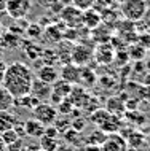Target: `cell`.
Segmentation results:
<instances>
[{"label":"cell","instance_id":"27","mask_svg":"<svg viewBox=\"0 0 150 151\" xmlns=\"http://www.w3.org/2000/svg\"><path fill=\"white\" fill-rule=\"evenodd\" d=\"M74 104H72V100L66 97L64 100H61V104L56 105V110H58V115H62V116H69L72 111H74Z\"/></svg>","mask_w":150,"mask_h":151},{"label":"cell","instance_id":"43","mask_svg":"<svg viewBox=\"0 0 150 151\" xmlns=\"http://www.w3.org/2000/svg\"><path fill=\"white\" fill-rule=\"evenodd\" d=\"M145 146H147V148L150 150V135H149V137H145Z\"/></svg>","mask_w":150,"mask_h":151},{"label":"cell","instance_id":"3","mask_svg":"<svg viewBox=\"0 0 150 151\" xmlns=\"http://www.w3.org/2000/svg\"><path fill=\"white\" fill-rule=\"evenodd\" d=\"M32 115H34V118L37 121L42 122L43 126H51V124H54L56 118H58V110L50 104L40 102L37 107L32 110Z\"/></svg>","mask_w":150,"mask_h":151},{"label":"cell","instance_id":"33","mask_svg":"<svg viewBox=\"0 0 150 151\" xmlns=\"http://www.w3.org/2000/svg\"><path fill=\"white\" fill-rule=\"evenodd\" d=\"M42 26H38V24H30L29 27L26 29V34L30 37V38H38L40 35H42V29H40Z\"/></svg>","mask_w":150,"mask_h":151},{"label":"cell","instance_id":"28","mask_svg":"<svg viewBox=\"0 0 150 151\" xmlns=\"http://www.w3.org/2000/svg\"><path fill=\"white\" fill-rule=\"evenodd\" d=\"M40 59H42V64L43 65H53L54 62H58V52L56 51H51V50H45L42 51V56H40Z\"/></svg>","mask_w":150,"mask_h":151},{"label":"cell","instance_id":"8","mask_svg":"<svg viewBox=\"0 0 150 151\" xmlns=\"http://www.w3.org/2000/svg\"><path fill=\"white\" fill-rule=\"evenodd\" d=\"M93 52L94 51L91 48H88L86 45H77L72 50V64L78 65V67H85L91 62Z\"/></svg>","mask_w":150,"mask_h":151},{"label":"cell","instance_id":"17","mask_svg":"<svg viewBox=\"0 0 150 151\" xmlns=\"http://www.w3.org/2000/svg\"><path fill=\"white\" fill-rule=\"evenodd\" d=\"M18 126V119L14 115H11L10 111H0V134L7 132L10 129H14Z\"/></svg>","mask_w":150,"mask_h":151},{"label":"cell","instance_id":"31","mask_svg":"<svg viewBox=\"0 0 150 151\" xmlns=\"http://www.w3.org/2000/svg\"><path fill=\"white\" fill-rule=\"evenodd\" d=\"M86 124H88V121L85 119L83 116H75L74 119L70 121V127L77 130V132H83L85 127H86Z\"/></svg>","mask_w":150,"mask_h":151},{"label":"cell","instance_id":"39","mask_svg":"<svg viewBox=\"0 0 150 151\" xmlns=\"http://www.w3.org/2000/svg\"><path fill=\"white\" fill-rule=\"evenodd\" d=\"M7 68H8V65L3 62V60H0V83H2V80H3V76H5V72H7Z\"/></svg>","mask_w":150,"mask_h":151},{"label":"cell","instance_id":"25","mask_svg":"<svg viewBox=\"0 0 150 151\" xmlns=\"http://www.w3.org/2000/svg\"><path fill=\"white\" fill-rule=\"evenodd\" d=\"M105 137H107V134L104 132V130H101L96 127L93 132L90 134V135L86 137V145H102L104 143V140H105Z\"/></svg>","mask_w":150,"mask_h":151},{"label":"cell","instance_id":"6","mask_svg":"<svg viewBox=\"0 0 150 151\" xmlns=\"http://www.w3.org/2000/svg\"><path fill=\"white\" fill-rule=\"evenodd\" d=\"M93 59L101 65L112 64L115 59V48L112 46V43H99V46L93 52Z\"/></svg>","mask_w":150,"mask_h":151},{"label":"cell","instance_id":"1","mask_svg":"<svg viewBox=\"0 0 150 151\" xmlns=\"http://www.w3.org/2000/svg\"><path fill=\"white\" fill-rule=\"evenodd\" d=\"M34 78L35 76L30 67H27L24 62H13L8 65L5 76L2 80V86L16 99L30 94Z\"/></svg>","mask_w":150,"mask_h":151},{"label":"cell","instance_id":"18","mask_svg":"<svg viewBox=\"0 0 150 151\" xmlns=\"http://www.w3.org/2000/svg\"><path fill=\"white\" fill-rule=\"evenodd\" d=\"M69 99L72 100V104H74V107H85V104H86V100L90 99V96H88V92L85 91L83 88H72V92L70 96H69Z\"/></svg>","mask_w":150,"mask_h":151},{"label":"cell","instance_id":"11","mask_svg":"<svg viewBox=\"0 0 150 151\" xmlns=\"http://www.w3.org/2000/svg\"><path fill=\"white\" fill-rule=\"evenodd\" d=\"M51 91H53V89H51V84H48V83H45V81H42V80H38V78H34L30 94H32L34 97H37L40 102L50 99Z\"/></svg>","mask_w":150,"mask_h":151},{"label":"cell","instance_id":"23","mask_svg":"<svg viewBox=\"0 0 150 151\" xmlns=\"http://www.w3.org/2000/svg\"><path fill=\"white\" fill-rule=\"evenodd\" d=\"M58 146H59V140H58V138H53V137H48V135L40 137L38 148L42 151H56Z\"/></svg>","mask_w":150,"mask_h":151},{"label":"cell","instance_id":"30","mask_svg":"<svg viewBox=\"0 0 150 151\" xmlns=\"http://www.w3.org/2000/svg\"><path fill=\"white\" fill-rule=\"evenodd\" d=\"M64 135V140H66V143H69V145H72L74 146L77 142L80 140V132H77V130H74V129H67L66 132L62 134Z\"/></svg>","mask_w":150,"mask_h":151},{"label":"cell","instance_id":"5","mask_svg":"<svg viewBox=\"0 0 150 151\" xmlns=\"http://www.w3.org/2000/svg\"><path fill=\"white\" fill-rule=\"evenodd\" d=\"M128 142L121 134H107L104 143L101 145L102 151H128Z\"/></svg>","mask_w":150,"mask_h":151},{"label":"cell","instance_id":"24","mask_svg":"<svg viewBox=\"0 0 150 151\" xmlns=\"http://www.w3.org/2000/svg\"><path fill=\"white\" fill-rule=\"evenodd\" d=\"M109 116H110V113H109L105 108H98V110H94V111L91 113L90 121L96 126V127H101V126L104 124V121L107 119Z\"/></svg>","mask_w":150,"mask_h":151},{"label":"cell","instance_id":"44","mask_svg":"<svg viewBox=\"0 0 150 151\" xmlns=\"http://www.w3.org/2000/svg\"><path fill=\"white\" fill-rule=\"evenodd\" d=\"M0 60H3V48L0 46Z\"/></svg>","mask_w":150,"mask_h":151},{"label":"cell","instance_id":"14","mask_svg":"<svg viewBox=\"0 0 150 151\" xmlns=\"http://www.w3.org/2000/svg\"><path fill=\"white\" fill-rule=\"evenodd\" d=\"M121 135L126 138L128 146H129V148H133V150L141 148V146L145 145V135H144V132H141L139 129L131 127V130H129V132H123Z\"/></svg>","mask_w":150,"mask_h":151},{"label":"cell","instance_id":"45","mask_svg":"<svg viewBox=\"0 0 150 151\" xmlns=\"http://www.w3.org/2000/svg\"><path fill=\"white\" fill-rule=\"evenodd\" d=\"M8 2H11V0H7V3H8Z\"/></svg>","mask_w":150,"mask_h":151},{"label":"cell","instance_id":"37","mask_svg":"<svg viewBox=\"0 0 150 151\" xmlns=\"http://www.w3.org/2000/svg\"><path fill=\"white\" fill-rule=\"evenodd\" d=\"M141 22H144L145 29L150 30V6L145 10V13H144V16H142V19H141Z\"/></svg>","mask_w":150,"mask_h":151},{"label":"cell","instance_id":"46","mask_svg":"<svg viewBox=\"0 0 150 151\" xmlns=\"http://www.w3.org/2000/svg\"><path fill=\"white\" fill-rule=\"evenodd\" d=\"M37 151H42V150H37Z\"/></svg>","mask_w":150,"mask_h":151},{"label":"cell","instance_id":"19","mask_svg":"<svg viewBox=\"0 0 150 151\" xmlns=\"http://www.w3.org/2000/svg\"><path fill=\"white\" fill-rule=\"evenodd\" d=\"M96 81H98L96 80V73L91 70V67H88V65L82 67V70H80V84H85L86 88H91Z\"/></svg>","mask_w":150,"mask_h":151},{"label":"cell","instance_id":"9","mask_svg":"<svg viewBox=\"0 0 150 151\" xmlns=\"http://www.w3.org/2000/svg\"><path fill=\"white\" fill-rule=\"evenodd\" d=\"M80 70H82V67H78V65L75 64H64L62 68H61L59 72V78L67 81V83H70L72 86L74 84H78L80 83Z\"/></svg>","mask_w":150,"mask_h":151},{"label":"cell","instance_id":"35","mask_svg":"<svg viewBox=\"0 0 150 151\" xmlns=\"http://www.w3.org/2000/svg\"><path fill=\"white\" fill-rule=\"evenodd\" d=\"M137 43L142 45L145 50H149V48H150V32H147V34H139V35H137Z\"/></svg>","mask_w":150,"mask_h":151},{"label":"cell","instance_id":"7","mask_svg":"<svg viewBox=\"0 0 150 151\" xmlns=\"http://www.w3.org/2000/svg\"><path fill=\"white\" fill-rule=\"evenodd\" d=\"M30 11V0H11L7 5V13L14 19H22Z\"/></svg>","mask_w":150,"mask_h":151},{"label":"cell","instance_id":"21","mask_svg":"<svg viewBox=\"0 0 150 151\" xmlns=\"http://www.w3.org/2000/svg\"><path fill=\"white\" fill-rule=\"evenodd\" d=\"M125 119H126L129 124H133V127H141L142 124H145V121H147V118H145L142 113H139L137 110H131V111H126L125 113Z\"/></svg>","mask_w":150,"mask_h":151},{"label":"cell","instance_id":"10","mask_svg":"<svg viewBox=\"0 0 150 151\" xmlns=\"http://www.w3.org/2000/svg\"><path fill=\"white\" fill-rule=\"evenodd\" d=\"M101 22H102V14H101L98 10L90 8V10H85L83 11V14H82V26L86 27L88 30L96 29L98 26H101Z\"/></svg>","mask_w":150,"mask_h":151},{"label":"cell","instance_id":"20","mask_svg":"<svg viewBox=\"0 0 150 151\" xmlns=\"http://www.w3.org/2000/svg\"><path fill=\"white\" fill-rule=\"evenodd\" d=\"M128 54H129V60L141 62V60L147 56V50H145L142 45H139L136 42V45H131V46L128 48Z\"/></svg>","mask_w":150,"mask_h":151},{"label":"cell","instance_id":"38","mask_svg":"<svg viewBox=\"0 0 150 151\" xmlns=\"http://www.w3.org/2000/svg\"><path fill=\"white\" fill-rule=\"evenodd\" d=\"M56 151H75V148L72 145H69V143H59Z\"/></svg>","mask_w":150,"mask_h":151},{"label":"cell","instance_id":"2","mask_svg":"<svg viewBox=\"0 0 150 151\" xmlns=\"http://www.w3.org/2000/svg\"><path fill=\"white\" fill-rule=\"evenodd\" d=\"M147 8H149V5L145 0H123L120 3V13L123 16V19L137 22L142 19Z\"/></svg>","mask_w":150,"mask_h":151},{"label":"cell","instance_id":"36","mask_svg":"<svg viewBox=\"0 0 150 151\" xmlns=\"http://www.w3.org/2000/svg\"><path fill=\"white\" fill-rule=\"evenodd\" d=\"M43 135H48V137H53V138H58L59 137V130L54 127V126H46L45 127V134Z\"/></svg>","mask_w":150,"mask_h":151},{"label":"cell","instance_id":"22","mask_svg":"<svg viewBox=\"0 0 150 151\" xmlns=\"http://www.w3.org/2000/svg\"><path fill=\"white\" fill-rule=\"evenodd\" d=\"M13 105H14V97L3 86H0V111H7Z\"/></svg>","mask_w":150,"mask_h":151},{"label":"cell","instance_id":"15","mask_svg":"<svg viewBox=\"0 0 150 151\" xmlns=\"http://www.w3.org/2000/svg\"><path fill=\"white\" fill-rule=\"evenodd\" d=\"M22 127H24V132H26L29 137L40 138V137H43V134H45V127H46V126H43L42 122L37 121L34 118V119H27L22 124Z\"/></svg>","mask_w":150,"mask_h":151},{"label":"cell","instance_id":"13","mask_svg":"<svg viewBox=\"0 0 150 151\" xmlns=\"http://www.w3.org/2000/svg\"><path fill=\"white\" fill-rule=\"evenodd\" d=\"M35 78L45 81L48 84H53L59 80V70L54 68V65H42L37 70V76Z\"/></svg>","mask_w":150,"mask_h":151},{"label":"cell","instance_id":"29","mask_svg":"<svg viewBox=\"0 0 150 151\" xmlns=\"http://www.w3.org/2000/svg\"><path fill=\"white\" fill-rule=\"evenodd\" d=\"M26 51H27L26 54L30 58V60H38L40 56H42V48H40L38 45H35V43H29V45H27Z\"/></svg>","mask_w":150,"mask_h":151},{"label":"cell","instance_id":"41","mask_svg":"<svg viewBox=\"0 0 150 151\" xmlns=\"http://www.w3.org/2000/svg\"><path fill=\"white\" fill-rule=\"evenodd\" d=\"M7 5H8L7 0H0V14L5 13V11H7Z\"/></svg>","mask_w":150,"mask_h":151},{"label":"cell","instance_id":"4","mask_svg":"<svg viewBox=\"0 0 150 151\" xmlns=\"http://www.w3.org/2000/svg\"><path fill=\"white\" fill-rule=\"evenodd\" d=\"M59 14H61V19L66 22V26L70 27V29H77L78 26H82V14H83V11L78 10L77 6H74V5L64 6L62 10H61Z\"/></svg>","mask_w":150,"mask_h":151},{"label":"cell","instance_id":"16","mask_svg":"<svg viewBox=\"0 0 150 151\" xmlns=\"http://www.w3.org/2000/svg\"><path fill=\"white\" fill-rule=\"evenodd\" d=\"M21 45V35H16L11 30H7L0 35V46L3 50H14Z\"/></svg>","mask_w":150,"mask_h":151},{"label":"cell","instance_id":"26","mask_svg":"<svg viewBox=\"0 0 150 151\" xmlns=\"http://www.w3.org/2000/svg\"><path fill=\"white\" fill-rule=\"evenodd\" d=\"M0 140L3 142L5 146H11V145H14L19 142V134L16 129H10V130H7V132L0 134Z\"/></svg>","mask_w":150,"mask_h":151},{"label":"cell","instance_id":"40","mask_svg":"<svg viewBox=\"0 0 150 151\" xmlns=\"http://www.w3.org/2000/svg\"><path fill=\"white\" fill-rule=\"evenodd\" d=\"M83 151H102L99 145H85Z\"/></svg>","mask_w":150,"mask_h":151},{"label":"cell","instance_id":"12","mask_svg":"<svg viewBox=\"0 0 150 151\" xmlns=\"http://www.w3.org/2000/svg\"><path fill=\"white\" fill-rule=\"evenodd\" d=\"M105 110H107L110 115L123 118L125 113H126V105H125V100L121 99L120 96H112L107 99V102H105Z\"/></svg>","mask_w":150,"mask_h":151},{"label":"cell","instance_id":"32","mask_svg":"<svg viewBox=\"0 0 150 151\" xmlns=\"http://www.w3.org/2000/svg\"><path fill=\"white\" fill-rule=\"evenodd\" d=\"M72 5L77 6L78 10H90V8H93V5H94V0H72Z\"/></svg>","mask_w":150,"mask_h":151},{"label":"cell","instance_id":"42","mask_svg":"<svg viewBox=\"0 0 150 151\" xmlns=\"http://www.w3.org/2000/svg\"><path fill=\"white\" fill-rule=\"evenodd\" d=\"M59 3L62 6H67V5H72V0H59Z\"/></svg>","mask_w":150,"mask_h":151},{"label":"cell","instance_id":"34","mask_svg":"<svg viewBox=\"0 0 150 151\" xmlns=\"http://www.w3.org/2000/svg\"><path fill=\"white\" fill-rule=\"evenodd\" d=\"M112 2H113V0H94V5H93V8H94V10H98L99 13H101V11L107 10V8L112 5Z\"/></svg>","mask_w":150,"mask_h":151}]
</instances>
